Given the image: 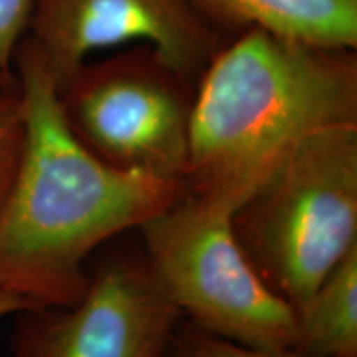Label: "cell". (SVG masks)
<instances>
[{"label":"cell","mask_w":357,"mask_h":357,"mask_svg":"<svg viewBox=\"0 0 357 357\" xmlns=\"http://www.w3.org/2000/svg\"><path fill=\"white\" fill-rule=\"evenodd\" d=\"M230 222L266 287L300 311L357 247V124L298 146Z\"/></svg>","instance_id":"cell-3"},{"label":"cell","mask_w":357,"mask_h":357,"mask_svg":"<svg viewBox=\"0 0 357 357\" xmlns=\"http://www.w3.org/2000/svg\"><path fill=\"white\" fill-rule=\"evenodd\" d=\"M26 40L60 86L96 52L144 43L197 83L222 35L187 0H35Z\"/></svg>","instance_id":"cell-7"},{"label":"cell","mask_w":357,"mask_h":357,"mask_svg":"<svg viewBox=\"0 0 357 357\" xmlns=\"http://www.w3.org/2000/svg\"><path fill=\"white\" fill-rule=\"evenodd\" d=\"M15 83H17V78H15V73H13V71L12 73H7V71L0 70V91L12 88Z\"/></svg>","instance_id":"cell-14"},{"label":"cell","mask_w":357,"mask_h":357,"mask_svg":"<svg viewBox=\"0 0 357 357\" xmlns=\"http://www.w3.org/2000/svg\"><path fill=\"white\" fill-rule=\"evenodd\" d=\"M195 84L137 43L84 61L58 86V100L71 132L102 162L185 182Z\"/></svg>","instance_id":"cell-5"},{"label":"cell","mask_w":357,"mask_h":357,"mask_svg":"<svg viewBox=\"0 0 357 357\" xmlns=\"http://www.w3.org/2000/svg\"><path fill=\"white\" fill-rule=\"evenodd\" d=\"M291 347L316 357H357V247L296 312Z\"/></svg>","instance_id":"cell-9"},{"label":"cell","mask_w":357,"mask_h":357,"mask_svg":"<svg viewBox=\"0 0 357 357\" xmlns=\"http://www.w3.org/2000/svg\"><path fill=\"white\" fill-rule=\"evenodd\" d=\"M35 0H0V70L12 73L17 50L29 32Z\"/></svg>","instance_id":"cell-12"},{"label":"cell","mask_w":357,"mask_h":357,"mask_svg":"<svg viewBox=\"0 0 357 357\" xmlns=\"http://www.w3.org/2000/svg\"><path fill=\"white\" fill-rule=\"evenodd\" d=\"M230 217L187 192L139 229L147 268L195 328L245 346L291 347L296 311L257 273Z\"/></svg>","instance_id":"cell-4"},{"label":"cell","mask_w":357,"mask_h":357,"mask_svg":"<svg viewBox=\"0 0 357 357\" xmlns=\"http://www.w3.org/2000/svg\"><path fill=\"white\" fill-rule=\"evenodd\" d=\"M20 314L10 357H167L184 319L141 248L102 257L75 305Z\"/></svg>","instance_id":"cell-6"},{"label":"cell","mask_w":357,"mask_h":357,"mask_svg":"<svg viewBox=\"0 0 357 357\" xmlns=\"http://www.w3.org/2000/svg\"><path fill=\"white\" fill-rule=\"evenodd\" d=\"M30 310H35V307L29 301L7 291V289L0 288V319L10 314H20V312Z\"/></svg>","instance_id":"cell-13"},{"label":"cell","mask_w":357,"mask_h":357,"mask_svg":"<svg viewBox=\"0 0 357 357\" xmlns=\"http://www.w3.org/2000/svg\"><path fill=\"white\" fill-rule=\"evenodd\" d=\"M218 33L265 30L329 48H357V0H187Z\"/></svg>","instance_id":"cell-8"},{"label":"cell","mask_w":357,"mask_h":357,"mask_svg":"<svg viewBox=\"0 0 357 357\" xmlns=\"http://www.w3.org/2000/svg\"><path fill=\"white\" fill-rule=\"evenodd\" d=\"M167 357H316L293 347H253L227 341L190 323L178 326Z\"/></svg>","instance_id":"cell-10"},{"label":"cell","mask_w":357,"mask_h":357,"mask_svg":"<svg viewBox=\"0 0 357 357\" xmlns=\"http://www.w3.org/2000/svg\"><path fill=\"white\" fill-rule=\"evenodd\" d=\"M357 124V53L245 30L195 84L189 194L234 213L298 146Z\"/></svg>","instance_id":"cell-2"},{"label":"cell","mask_w":357,"mask_h":357,"mask_svg":"<svg viewBox=\"0 0 357 357\" xmlns=\"http://www.w3.org/2000/svg\"><path fill=\"white\" fill-rule=\"evenodd\" d=\"M24 137V105L19 83H15L12 88L0 91V208L19 169Z\"/></svg>","instance_id":"cell-11"},{"label":"cell","mask_w":357,"mask_h":357,"mask_svg":"<svg viewBox=\"0 0 357 357\" xmlns=\"http://www.w3.org/2000/svg\"><path fill=\"white\" fill-rule=\"evenodd\" d=\"M24 105V151L0 208V288L37 307L78 303L88 258L139 230L187 194L184 181L128 172L102 162L71 132L58 86L24 38L13 60Z\"/></svg>","instance_id":"cell-1"}]
</instances>
